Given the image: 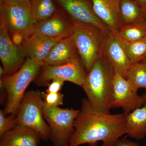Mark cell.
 <instances>
[{"instance_id": "cell-1", "label": "cell", "mask_w": 146, "mask_h": 146, "mask_svg": "<svg viewBox=\"0 0 146 146\" xmlns=\"http://www.w3.org/2000/svg\"><path fill=\"white\" fill-rule=\"evenodd\" d=\"M126 114H111L94 109L87 98L82 101L81 109L74 122L75 131L69 146L88 144L96 146H114L118 139L127 134Z\"/></svg>"}, {"instance_id": "cell-2", "label": "cell", "mask_w": 146, "mask_h": 146, "mask_svg": "<svg viewBox=\"0 0 146 146\" xmlns=\"http://www.w3.org/2000/svg\"><path fill=\"white\" fill-rule=\"evenodd\" d=\"M115 71L103 56L99 58L87 73L82 88L93 108L110 113Z\"/></svg>"}, {"instance_id": "cell-3", "label": "cell", "mask_w": 146, "mask_h": 146, "mask_svg": "<svg viewBox=\"0 0 146 146\" xmlns=\"http://www.w3.org/2000/svg\"><path fill=\"white\" fill-rule=\"evenodd\" d=\"M42 66L27 58L21 68L16 73L1 78V87L5 89L7 100L3 111L6 115H16L28 86L36 79Z\"/></svg>"}, {"instance_id": "cell-4", "label": "cell", "mask_w": 146, "mask_h": 146, "mask_svg": "<svg viewBox=\"0 0 146 146\" xmlns=\"http://www.w3.org/2000/svg\"><path fill=\"white\" fill-rule=\"evenodd\" d=\"M72 22L73 39L79 55L88 73L96 60L102 56L105 39L108 34L95 27Z\"/></svg>"}, {"instance_id": "cell-5", "label": "cell", "mask_w": 146, "mask_h": 146, "mask_svg": "<svg viewBox=\"0 0 146 146\" xmlns=\"http://www.w3.org/2000/svg\"><path fill=\"white\" fill-rule=\"evenodd\" d=\"M44 102L43 92L30 90L24 95L16 115L17 125L30 128L40 134L42 140H51L49 127L43 115Z\"/></svg>"}, {"instance_id": "cell-6", "label": "cell", "mask_w": 146, "mask_h": 146, "mask_svg": "<svg viewBox=\"0 0 146 146\" xmlns=\"http://www.w3.org/2000/svg\"><path fill=\"white\" fill-rule=\"evenodd\" d=\"M80 110L62 108L47 105L43 110L44 119L49 127L54 145L69 144L74 132V122Z\"/></svg>"}, {"instance_id": "cell-7", "label": "cell", "mask_w": 146, "mask_h": 146, "mask_svg": "<svg viewBox=\"0 0 146 146\" xmlns=\"http://www.w3.org/2000/svg\"><path fill=\"white\" fill-rule=\"evenodd\" d=\"M41 68V73L35 80L38 86H47L52 80L58 79L82 87L88 73L79 56L65 64L56 65L44 64Z\"/></svg>"}, {"instance_id": "cell-8", "label": "cell", "mask_w": 146, "mask_h": 146, "mask_svg": "<svg viewBox=\"0 0 146 146\" xmlns=\"http://www.w3.org/2000/svg\"><path fill=\"white\" fill-rule=\"evenodd\" d=\"M130 82L121 75L115 72L113 79L110 109L121 108L128 114L145 104L143 98L138 94Z\"/></svg>"}, {"instance_id": "cell-9", "label": "cell", "mask_w": 146, "mask_h": 146, "mask_svg": "<svg viewBox=\"0 0 146 146\" xmlns=\"http://www.w3.org/2000/svg\"><path fill=\"white\" fill-rule=\"evenodd\" d=\"M0 22H2L11 34L26 35L33 27L35 23L32 17L30 5L0 2Z\"/></svg>"}, {"instance_id": "cell-10", "label": "cell", "mask_w": 146, "mask_h": 146, "mask_svg": "<svg viewBox=\"0 0 146 146\" xmlns=\"http://www.w3.org/2000/svg\"><path fill=\"white\" fill-rule=\"evenodd\" d=\"M0 22V59L5 76L11 75L24 64L27 57L26 52L23 44L17 46L13 44L7 27Z\"/></svg>"}, {"instance_id": "cell-11", "label": "cell", "mask_w": 146, "mask_h": 146, "mask_svg": "<svg viewBox=\"0 0 146 146\" xmlns=\"http://www.w3.org/2000/svg\"><path fill=\"white\" fill-rule=\"evenodd\" d=\"M72 22L96 27L106 34L110 31L96 15L91 0H55Z\"/></svg>"}, {"instance_id": "cell-12", "label": "cell", "mask_w": 146, "mask_h": 146, "mask_svg": "<svg viewBox=\"0 0 146 146\" xmlns=\"http://www.w3.org/2000/svg\"><path fill=\"white\" fill-rule=\"evenodd\" d=\"M102 56L107 60L115 72L125 78L133 65L118 36L110 32L105 39Z\"/></svg>"}, {"instance_id": "cell-13", "label": "cell", "mask_w": 146, "mask_h": 146, "mask_svg": "<svg viewBox=\"0 0 146 146\" xmlns=\"http://www.w3.org/2000/svg\"><path fill=\"white\" fill-rule=\"evenodd\" d=\"M73 31L72 22L57 11L49 19L35 23L27 34L36 33L52 39H63L72 35Z\"/></svg>"}, {"instance_id": "cell-14", "label": "cell", "mask_w": 146, "mask_h": 146, "mask_svg": "<svg viewBox=\"0 0 146 146\" xmlns=\"http://www.w3.org/2000/svg\"><path fill=\"white\" fill-rule=\"evenodd\" d=\"M96 15L110 32L116 33L123 25L120 13V0H91Z\"/></svg>"}, {"instance_id": "cell-15", "label": "cell", "mask_w": 146, "mask_h": 146, "mask_svg": "<svg viewBox=\"0 0 146 146\" xmlns=\"http://www.w3.org/2000/svg\"><path fill=\"white\" fill-rule=\"evenodd\" d=\"M61 39L29 33L25 35L23 45L25 49L27 58L36 61L42 67L51 50Z\"/></svg>"}, {"instance_id": "cell-16", "label": "cell", "mask_w": 146, "mask_h": 146, "mask_svg": "<svg viewBox=\"0 0 146 146\" xmlns=\"http://www.w3.org/2000/svg\"><path fill=\"white\" fill-rule=\"evenodd\" d=\"M41 140L36 131L17 125L0 136V146H39Z\"/></svg>"}, {"instance_id": "cell-17", "label": "cell", "mask_w": 146, "mask_h": 146, "mask_svg": "<svg viewBox=\"0 0 146 146\" xmlns=\"http://www.w3.org/2000/svg\"><path fill=\"white\" fill-rule=\"evenodd\" d=\"M79 56L72 35H71L60 39L55 45L45 59L44 65L65 64Z\"/></svg>"}, {"instance_id": "cell-18", "label": "cell", "mask_w": 146, "mask_h": 146, "mask_svg": "<svg viewBox=\"0 0 146 146\" xmlns=\"http://www.w3.org/2000/svg\"><path fill=\"white\" fill-rule=\"evenodd\" d=\"M127 136L140 140L146 136V104L126 114Z\"/></svg>"}, {"instance_id": "cell-19", "label": "cell", "mask_w": 146, "mask_h": 146, "mask_svg": "<svg viewBox=\"0 0 146 146\" xmlns=\"http://www.w3.org/2000/svg\"><path fill=\"white\" fill-rule=\"evenodd\" d=\"M120 11L123 25L146 21V11L133 0H120Z\"/></svg>"}, {"instance_id": "cell-20", "label": "cell", "mask_w": 146, "mask_h": 146, "mask_svg": "<svg viewBox=\"0 0 146 146\" xmlns=\"http://www.w3.org/2000/svg\"><path fill=\"white\" fill-rule=\"evenodd\" d=\"M30 9L35 23L49 19L57 11L53 0H30Z\"/></svg>"}, {"instance_id": "cell-21", "label": "cell", "mask_w": 146, "mask_h": 146, "mask_svg": "<svg viewBox=\"0 0 146 146\" xmlns=\"http://www.w3.org/2000/svg\"><path fill=\"white\" fill-rule=\"evenodd\" d=\"M127 42H134L146 38V21L123 25L116 33Z\"/></svg>"}, {"instance_id": "cell-22", "label": "cell", "mask_w": 146, "mask_h": 146, "mask_svg": "<svg viewBox=\"0 0 146 146\" xmlns=\"http://www.w3.org/2000/svg\"><path fill=\"white\" fill-rule=\"evenodd\" d=\"M118 37L132 63L144 60L146 56V38L134 42H127Z\"/></svg>"}, {"instance_id": "cell-23", "label": "cell", "mask_w": 146, "mask_h": 146, "mask_svg": "<svg viewBox=\"0 0 146 146\" xmlns=\"http://www.w3.org/2000/svg\"><path fill=\"white\" fill-rule=\"evenodd\" d=\"M125 78L136 90L144 89L146 91V61L143 60L133 63L127 73Z\"/></svg>"}, {"instance_id": "cell-24", "label": "cell", "mask_w": 146, "mask_h": 146, "mask_svg": "<svg viewBox=\"0 0 146 146\" xmlns=\"http://www.w3.org/2000/svg\"><path fill=\"white\" fill-rule=\"evenodd\" d=\"M3 110H0V136L17 125L16 115H9L7 117Z\"/></svg>"}, {"instance_id": "cell-25", "label": "cell", "mask_w": 146, "mask_h": 146, "mask_svg": "<svg viewBox=\"0 0 146 146\" xmlns=\"http://www.w3.org/2000/svg\"><path fill=\"white\" fill-rule=\"evenodd\" d=\"M44 102L47 105L53 107H58L63 104L64 95L60 92L58 93H43Z\"/></svg>"}, {"instance_id": "cell-26", "label": "cell", "mask_w": 146, "mask_h": 146, "mask_svg": "<svg viewBox=\"0 0 146 146\" xmlns=\"http://www.w3.org/2000/svg\"><path fill=\"white\" fill-rule=\"evenodd\" d=\"M65 82L62 80L55 79L51 81L47 85L46 93H58L64 85Z\"/></svg>"}, {"instance_id": "cell-27", "label": "cell", "mask_w": 146, "mask_h": 146, "mask_svg": "<svg viewBox=\"0 0 146 146\" xmlns=\"http://www.w3.org/2000/svg\"><path fill=\"white\" fill-rule=\"evenodd\" d=\"M114 146H140L139 144L131 141L126 137H121L118 139Z\"/></svg>"}, {"instance_id": "cell-28", "label": "cell", "mask_w": 146, "mask_h": 146, "mask_svg": "<svg viewBox=\"0 0 146 146\" xmlns=\"http://www.w3.org/2000/svg\"><path fill=\"white\" fill-rule=\"evenodd\" d=\"M25 35L21 33H14L12 34L11 41L13 44L17 46H21L23 42Z\"/></svg>"}, {"instance_id": "cell-29", "label": "cell", "mask_w": 146, "mask_h": 146, "mask_svg": "<svg viewBox=\"0 0 146 146\" xmlns=\"http://www.w3.org/2000/svg\"><path fill=\"white\" fill-rule=\"evenodd\" d=\"M0 2L5 3L30 5V0H0Z\"/></svg>"}, {"instance_id": "cell-30", "label": "cell", "mask_w": 146, "mask_h": 146, "mask_svg": "<svg viewBox=\"0 0 146 146\" xmlns=\"http://www.w3.org/2000/svg\"><path fill=\"white\" fill-rule=\"evenodd\" d=\"M146 11V0H133Z\"/></svg>"}, {"instance_id": "cell-31", "label": "cell", "mask_w": 146, "mask_h": 146, "mask_svg": "<svg viewBox=\"0 0 146 146\" xmlns=\"http://www.w3.org/2000/svg\"><path fill=\"white\" fill-rule=\"evenodd\" d=\"M5 76V71L2 66H0V76L1 78Z\"/></svg>"}, {"instance_id": "cell-32", "label": "cell", "mask_w": 146, "mask_h": 146, "mask_svg": "<svg viewBox=\"0 0 146 146\" xmlns=\"http://www.w3.org/2000/svg\"><path fill=\"white\" fill-rule=\"evenodd\" d=\"M143 98L144 102H145V103L146 104V94H144L142 96Z\"/></svg>"}, {"instance_id": "cell-33", "label": "cell", "mask_w": 146, "mask_h": 146, "mask_svg": "<svg viewBox=\"0 0 146 146\" xmlns=\"http://www.w3.org/2000/svg\"><path fill=\"white\" fill-rule=\"evenodd\" d=\"M52 146H69V144H67V145H62V146H56L55 145H53Z\"/></svg>"}, {"instance_id": "cell-34", "label": "cell", "mask_w": 146, "mask_h": 146, "mask_svg": "<svg viewBox=\"0 0 146 146\" xmlns=\"http://www.w3.org/2000/svg\"><path fill=\"white\" fill-rule=\"evenodd\" d=\"M144 60V61H146V57L145 58H144V60Z\"/></svg>"}, {"instance_id": "cell-35", "label": "cell", "mask_w": 146, "mask_h": 146, "mask_svg": "<svg viewBox=\"0 0 146 146\" xmlns=\"http://www.w3.org/2000/svg\"><path fill=\"white\" fill-rule=\"evenodd\" d=\"M145 134H146V131H145Z\"/></svg>"}]
</instances>
